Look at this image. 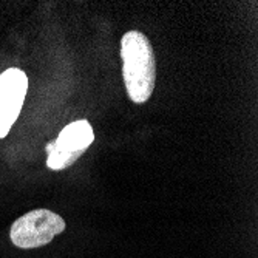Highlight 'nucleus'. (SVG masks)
I'll return each mask as SVG.
<instances>
[{
	"label": "nucleus",
	"instance_id": "nucleus-1",
	"mask_svg": "<svg viewBox=\"0 0 258 258\" xmlns=\"http://www.w3.org/2000/svg\"><path fill=\"white\" fill-rule=\"evenodd\" d=\"M122 76L128 98L135 104L150 99L156 82V60L152 43L139 31H128L121 40Z\"/></svg>",
	"mask_w": 258,
	"mask_h": 258
},
{
	"label": "nucleus",
	"instance_id": "nucleus-2",
	"mask_svg": "<svg viewBox=\"0 0 258 258\" xmlns=\"http://www.w3.org/2000/svg\"><path fill=\"white\" fill-rule=\"evenodd\" d=\"M65 230V221L60 215L46 209H37L22 215L11 226V241L20 249H36L51 243V240Z\"/></svg>",
	"mask_w": 258,
	"mask_h": 258
},
{
	"label": "nucleus",
	"instance_id": "nucleus-4",
	"mask_svg": "<svg viewBox=\"0 0 258 258\" xmlns=\"http://www.w3.org/2000/svg\"><path fill=\"white\" fill-rule=\"evenodd\" d=\"M28 79L19 68H8L0 75V138H5L17 121L27 96Z\"/></svg>",
	"mask_w": 258,
	"mask_h": 258
},
{
	"label": "nucleus",
	"instance_id": "nucleus-3",
	"mask_svg": "<svg viewBox=\"0 0 258 258\" xmlns=\"http://www.w3.org/2000/svg\"><path fill=\"white\" fill-rule=\"evenodd\" d=\"M95 141L93 132L88 121H76L68 124L57 136L56 141L48 143L45 152L48 153L46 166L51 170H63L76 162L85 150Z\"/></svg>",
	"mask_w": 258,
	"mask_h": 258
}]
</instances>
